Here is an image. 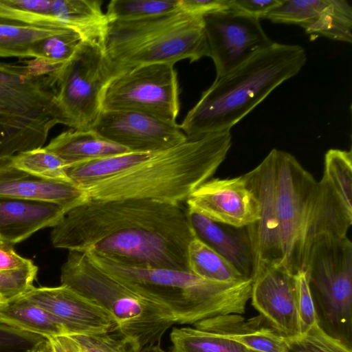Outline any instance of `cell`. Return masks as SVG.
Here are the masks:
<instances>
[{"mask_svg": "<svg viewBox=\"0 0 352 352\" xmlns=\"http://www.w3.org/2000/svg\"><path fill=\"white\" fill-rule=\"evenodd\" d=\"M196 237L186 207L139 199H89L69 210L50 235L56 248L184 271H189L188 248Z\"/></svg>", "mask_w": 352, "mask_h": 352, "instance_id": "1", "label": "cell"}, {"mask_svg": "<svg viewBox=\"0 0 352 352\" xmlns=\"http://www.w3.org/2000/svg\"><path fill=\"white\" fill-rule=\"evenodd\" d=\"M231 146L230 131L187 140L82 188L92 200L139 199L182 204L212 178Z\"/></svg>", "mask_w": 352, "mask_h": 352, "instance_id": "2", "label": "cell"}, {"mask_svg": "<svg viewBox=\"0 0 352 352\" xmlns=\"http://www.w3.org/2000/svg\"><path fill=\"white\" fill-rule=\"evenodd\" d=\"M298 45L274 43L215 78L179 124L188 140L230 131L276 88L297 75L307 61Z\"/></svg>", "mask_w": 352, "mask_h": 352, "instance_id": "3", "label": "cell"}, {"mask_svg": "<svg viewBox=\"0 0 352 352\" xmlns=\"http://www.w3.org/2000/svg\"><path fill=\"white\" fill-rule=\"evenodd\" d=\"M85 254L96 265L128 288L165 307L175 323L194 324L217 316L241 315L250 299L252 278L215 282L190 271L136 267L94 253Z\"/></svg>", "mask_w": 352, "mask_h": 352, "instance_id": "4", "label": "cell"}, {"mask_svg": "<svg viewBox=\"0 0 352 352\" xmlns=\"http://www.w3.org/2000/svg\"><path fill=\"white\" fill-rule=\"evenodd\" d=\"M54 67L39 58L0 60V162L42 148L60 124Z\"/></svg>", "mask_w": 352, "mask_h": 352, "instance_id": "5", "label": "cell"}, {"mask_svg": "<svg viewBox=\"0 0 352 352\" xmlns=\"http://www.w3.org/2000/svg\"><path fill=\"white\" fill-rule=\"evenodd\" d=\"M102 46L112 77L142 65H175L184 59L192 63L208 56L202 16L181 9L139 20L109 21Z\"/></svg>", "mask_w": 352, "mask_h": 352, "instance_id": "6", "label": "cell"}, {"mask_svg": "<svg viewBox=\"0 0 352 352\" xmlns=\"http://www.w3.org/2000/svg\"><path fill=\"white\" fill-rule=\"evenodd\" d=\"M61 285L91 300L113 317L116 332L138 350L161 344L174 318L163 306L134 292L96 265L85 253L69 251L60 270Z\"/></svg>", "mask_w": 352, "mask_h": 352, "instance_id": "7", "label": "cell"}, {"mask_svg": "<svg viewBox=\"0 0 352 352\" xmlns=\"http://www.w3.org/2000/svg\"><path fill=\"white\" fill-rule=\"evenodd\" d=\"M318 324L352 348V243L346 236H322L305 261Z\"/></svg>", "mask_w": 352, "mask_h": 352, "instance_id": "8", "label": "cell"}, {"mask_svg": "<svg viewBox=\"0 0 352 352\" xmlns=\"http://www.w3.org/2000/svg\"><path fill=\"white\" fill-rule=\"evenodd\" d=\"M52 74L60 124L91 129L102 111L103 92L112 77L102 45L82 40L71 58Z\"/></svg>", "mask_w": 352, "mask_h": 352, "instance_id": "9", "label": "cell"}, {"mask_svg": "<svg viewBox=\"0 0 352 352\" xmlns=\"http://www.w3.org/2000/svg\"><path fill=\"white\" fill-rule=\"evenodd\" d=\"M317 181L292 154L276 148L275 202L283 265L293 274L304 270L309 225Z\"/></svg>", "mask_w": 352, "mask_h": 352, "instance_id": "10", "label": "cell"}, {"mask_svg": "<svg viewBox=\"0 0 352 352\" xmlns=\"http://www.w3.org/2000/svg\"><path fill=\"white\" fill-rule=\"evenodd\" d=\"M179 88L174 65L149 64L120 73L107 82L102 111H130L176 122Z\"/></svg>", "mask_w": 352, "mask_h": 352, "instance_id": "11", "label": "cell"}, {"mask_svg": "<svg viewBox=\"0 0 352 352\" xmlns=\"http://www.w3.org/2000/svg\"><path fill=\"white\" fill-rule=\"evenodd\" d=\"M351 198V151L331 148L325 153L323 175L314 191L307 255L320 236H346L352 224Z\"/></svg>", "mask_w": 352, "mask_h": 352, "instance_id": "12", "label": "cell"}, {"mask_svg": "<svg viewBox=\"0 0 352 352\" xmlns=\"http://www.w3.org/2000/svg\"><path fill=\"white\" fill-rule=\"evenodd\" d=\"M202 20L215 78L274 43L265 32L259 19L230 8L204 14Z\"/></svg>", "mask_w": 352, "mask_h": 352, "instance_id": "13", "label": "cell"}, {"mask_svg": "<svg viewBox=\"0 0 352 352\" xmlns=\"http://www.w3.org/2000/svg\"><path fill=\"white\" fill-rule=\"evenodd\" d=\"M91 129L131 152L161 151L188 140L177 122L130 111H102Z\"/></svg>", "mask_w": 352, "mask_h": 352, "instance_id": "14", "label": "cell"}, {"mask_svg": "<svg viewBox=\"0 0 352 352\" xmlns=\"http://www.w3.org/2000/svg\"><path fill=\"white\" fill-rule=\"evenodd\" d=\"M275 151L273 148L254 169L243 175L260 204V217L246 226L254 271L283 263V252L275 202Z\"/></svg>", "mask_w": 352, "mask_h": 352, "instance_id": "15", "label": "cell"}, {"mask_svg": "<svg viewBox=\"0 0 352 352\" xmlns=\"http://www.w3.org/2000/svg\"><path fill=\"white\" fill-rule=\"evenodd\" d=\"M186 208L219 223L246 227L260 217V204L243 175L210 178L186 201Z\"/></svg>", "mask_w": 352, "mask_h": 352, "instance_id": "16", "label": "cell"}, {"mask_svg": "<svg viewBox=\"0 0 352 352\" xmlns=\"http://www.w3.org/2000/svg\"><path fill=\"white\" fill-rule=\"evenodd\" d=\"M20 297L52 314L67 334L116 332V322L109 313L68 286H33Z\"/></svg>", "mask_w": 352, "mask_h": 352, "instance_id": "17", "label": "cell"}, {"mask_svg": "<svg viewBox=\"0 0 352 352\" xmlns=\"http://www.w3.org/2000/svg\"><path fill=\"white\" fill-rule=\"evenodd\" d=\"M294 275L279 264L263 267L252 277V305L285 338L300 336Z\"/></svg>", "mask_w": 352, "mask_h": 352, "instance_id": "18", "label": "cell"}, {"mask_svg": "<svg viewBox=\"0 0 352 352\" xmlns=\"http://www.w3.org/2000/svg\"><path fill=\"white\" fill-rule=\"evenodd\" d=\"M266 19L299 25L309 34L352 41V8L345 0H282Z\"/></svg>", "mask_w": 352, "mask_h": 352, "instance_id": "19", "label": "cell"}, {"mask_svg": "<svg viewBox=\"0 0 352 352\" xmlns=\"http://www.w3.org/2000/svg\"><path fill=\"white\" fill-rule=\"evenodd\" d=\"M0 197L47 201L68 210L89 200L86 191L71 182L43 179L0 162Z\"/></svg>", "mask_w": 352, "mask_h": 352, "instance_id": "20", "label": "cell"}, {"mask_svg": "<svg viewBox=\"0 0 352 352\" xmlns=\"http://www.w3.org/2000/svg\"><path fill=\"white\" fill-rule=\"evenodd\" d=\"M194 327L236 342L254 352H283L286 338L261 314L245 319L228 314L204 319Z\"/></svg>", "mask_w": 352, "mask_h": 352, "instance_id": "21", "label": "cell"}, {"mask_svg": "<svg viewBox=\"0 0 352 352\" xmlns=\"http://www.w3.org/2000/svg\"><path fill=\"white\" fill-rule=\"evenodd\" d=\"M67 211L52 202L0 197V239L19 243L39 230L53 228Z\"/></svg>", "mask_w": 352, "mask_h": 352, "instance_id": "22", "label": "cell"}, {"mask_svg": "<svg viewBox=\"0 0 352 352\" xmlns=\"http://www.w3.org/2000/svg\"><path fill=\"white\" fill-rule=\"evenodd\" d=\"M186 210L197 238L225 258L244 276L252 278L254 258L246 227L216 223L194 211Z\"/></svg>", "mask_w": 352, "mask_h": 352, "instance_id": "23", "label": "cell"}, {"mask_svg": "<svg viewBox=\"0 0 352 352\" xmlns=\"http://www.w3.org/2000/svg\"><path fill=\"white\" fill-rule=\"evenodd\" d=\"M45 148L69 166L131 152L91 129H70L52 139Z\"/></svg>", "mask_w": 352, "mask_h": 352, "instance_id": "24", "label": "cell"}, {"mask_svg": "<svg viewBox=\"0 0 352 352\" xmlns=\"http://www.w3.org/2000/svg\"><path fill=\"white\" fill-rule=\"evenodd\" d=\"M0 324L45 339L67 335L55 317L20 296L0 303Z\"/></svg>", "mask_w": 352, "mask_h": 352, "instance_id": "25", "label": "cell"}, {"mask_svg": "<svg viewBox=\"0 0 352 352\" xmlns=\"http://www.w3.org/2000/svg\"><path fill=\"white\" fill-rule=\"evenodd\" d=\"M70 30L0 21V57L32 58L33 49L38 42Z\"/></svg>", "mask_w": 352, "mask_h": 352, "instance_id": "26", "label": "cell"}, {"mask_svg": "<svg viewBox=\"0 0 352 352\" xmlns=\"http://www.w3.org/2000/svg\"><path fill=\"white\" fill-rule=\"evenodd\" d=\"M154 152L125 153L69 165L66 174L69 180L82 188L120 173L148 158Z\"/></svg>", "mask_w": 352, "mask_h": 352, "instance_id": "27", "label": "cell"}, {"mask_svg": "<svg viewBox=\"0 0 352 352\" xmlns=\"http://www.w3.org/2000/svg\"><path fill=\"white\" fill-rule=\"evenodd\" d=\"M187 258L189 271L206 280L232 283L250 278L197 237L188 245Z\"/></svg>", "mask_w": 352, "mask_h": 352, "instance_id": "28", "label": "cell"}, {"mask_svg": "<svg viewBox=\"0 0 352 352\" xmlns=\"http://www.w3.org/2000/svg\"><path fill=\"white\" fill-rule=\"evenodd\" d=\"M169 352H249L243 346L213 333L192 328L174 327Z\"/></svg>", "mask_w": 352, "mask_h": 352, "instance_id": "29", "label": "cell"}, {"mask_svg": "<svg viewBox=\"0 0 352 352\" xmlns=\"http://www.w3.org/2000/svg\"><path fill=\"white\" fill-rule=\"evenodd\" d=\"M6 162L20 170L43 179L71 182L66 174L69 165L45 147L21 152Z\"/></svg>", "mask_w": 352, "mask_h": 352, "instance_id": "30", "label": "cell"}, {"mask_svg": "<svg viewBox=\"0 0 352 352\" xmlns=\"http://www.w3.org/2000/svg\"><path fill=\"white\" fill-rule=\"evenodd\" d=\"M180 9L179 0H112L105 15L109 21L139 20Z\"/></svg>", "mask_w": 352, "mask_h": 352, "instance_id": "31", "label": "cell"}, {"mask_svg": "<svg viewBox=\"0 0 352 352\" xmlns=\"http://www.w3.org/2000/svg\"><path fill=\"white\" fill-rule=\"evenodd\" d=\"M82 40L80 34L74 30L48 37L36 44L32 58L42 59L53 65H62L71 58Z\"/></svg>", "mask_w": 352, "mask_h": 352, "instance_id": "32", "label": "cell"}, {"mask_svg": "<svg viewBox=\"0 0 352 352\" xmlns=\"http://www.w3.org/2000/svg\"><path fill=\"white\" fill-rule=\"evenodd\" d=\"M283 352H352V348L328 334L316 323L304 334L286 338Z\"/></svg>", "mask_w": 352, "mask_h": 352, "instance_id": "33", "label": "cell"}, {"mask_svg": "<svg viewBox=\"0 0 352 352\" xmlns=\"http://www.w3.org/2000/svg\"><path fill=\"white\" fill-rule=\"evenodd\" d=\"M80 352H135L133 344L116 332L67 335Z\"/></svg>", "mask_w": 352, "mask_h": 352, "instance_id": "34", "label": "cell"}, {"mask_svg": "<svg viewBox=\"0 0 352 352\" xmlns=\"http://www.w3.org/2000/svg\"><path fill=\"white\" fill-rule=\"evenodd\" d=\"M37 272L38 267L34 263L16 270L0 271V296L3 302L12 300L32 288Z\"/></svg>", "mask_w": 352, "mask_h": 352, "instance_id": "35", "label": "cell"}, {"mask_svg": "<svg viewBox=\"0 0 352 352\" xmlns=\"http://www.w3.org/2000/svg\"><path fill=\"white\" fill-rule=\"evenodd\" d=\"M296 307L300 335L306 333L317 322V316L311 294L307 274L300 270L294 275Z\"/></svg>", "mask_w": 352, "mask_h": 352, "instance_id": "36", "label": "cell"}, {"mask_svg": "<svg viewBox=\"0 0 352 352\" xmlns=\"http://www.w3.org/2000/svg\"><path fill=\"white\" fill-rule=\"evenodd\" d=\"M280 2L281 0H229V8L260 19Z\"/></svg>", "mask_w": 352, "mask_h": 352, "instance_id": "37", "label": "cell"}, {"mask_svg": "<svg viewBox=\"0 0 352 352\" xmlns=\"http://www.w3.org/2000/svg\"><path fill=\"white\" fill-rule=\"evenodd\" d=\"M45 338L28 333L20 331L7 326L0 329V350L35 344Z\"/></svg>", "mask_w": 352, "mask_h": 352, "instance_id": "38", "label": "cell"}, {"mask_svg": "<svg viewBox=\"0 0 352 352\" xmlns=\"http://www.w3.org/2000/svg\"><path fill=\"white\" fill-rule=\"evenodd\" d=\"M179 8L194 15L204 14L229 8V0H179Z\"/></svg>", "mask_w": 352, "mask_h": 352, "instance_id": "39", "label": "cell"}, {"mask_svg": "<svg viewBox=\"0 0 352 352\" xmlns=\"http://www.w3.org/2000/svg\"><path fill=\"white\" fill-rule=\"evenodd\" d=\"M34 263L18 254L12 245H0V271L12 270L29 266Z\"/></svg>", "mask_w": 352, "mask_h": 352, "instance_id": "40", "label": "cell"}, {"mask_svg": "<svg viewBox=\"0 0 352 352\" xmlns=\"http://www.w3.org/2000/svg\"><path fill=\"white\" fill-rule=\"evenodd\" d=\"M47 340L53 352H80L67 335L54 336Z\"/></svg>", "mask_w": 352, "mask_h": 352, "instance_id": "41", "label": "cell"}, {"mask_svg": "<svg viewBox=\"0 0 352 352\" xmlns=\"http://www.w3.org/2000/svg\"><path fill=\"white\" fill-rule=\"evenodd\" d=\"M26 352H53L51 346L47 339H43L33 346L29 349Z\"/></svg>", "mask_w": 352, "mask_h": 352, "instance_id": "42", "label": "cell"}, {"mask_svg": "<svg viewBox=\"0 0 352 352\" xmlns=\"http://www.w3.org/2000/svg\"><path fill=\"white\" fill-rule=\"evenodd\" d=\"M135 352H166L161 344L148 345L136 350Z\"/></svg>", "mask_w": 352, "mask_h": 352, "instance_id": "43", "label": "cell"}, {"mask_svg": "<svg viewBox=\"0 0 352 352\" xmlns=\"http://www.w3.org/2000/svg\"><path fill=\"white\" fill-rule=\"evenodd\" d=\"M3 243H6L3 242V241H1V240L0 239V245L3 244Z\"/></svg>", "mask_w": 352, "mask_h": 352, "instance_id": "44", "label": "cell"}, {"mask_svg": "<svg viewBox=\"0 0 352 352\" xmlns=\"http://www.w3.org/2000/svg\"><path fill=\"white\" fill-rule=\"evenodd\" d=\"M3 302V300H2L1 297L0 296V303Z\"/></svg>", "mask_w": 352, "mask_h": 352, "instance_id": "45", "label": "cell"}, {"mask_svg": "<svg viewBox=\"0 0 352 352\" xmlns=\"http://www.w3.org/2000/svg\"><path fill=\"white\" fill-rule=\"evenodd\" d=\"M249 352H254V351H250Z\"/></svg>", "mask_w": 352, "mask_h": 352, "instance_id": "46", "label": "cell"}, {"mask_svg": "<svg viewBox=\"0 0 352 352\" xmlns=\"http://www.w3.org/2000/svg\"><path fill=\"white\" fill-rule=\"evenodd\" d=\"M0 327H1V324H0Z\"/></svg>", "mask_w": 352, "mask_h": 352, "instance_id": "47", "label": "cell"}]
</instances>
